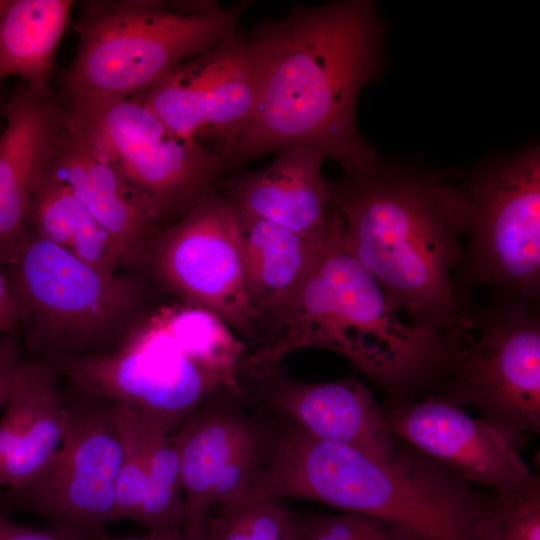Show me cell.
I'll use <instances>...</instances> for the list:
<instances>
[{
    "label": "cell",
    "mask_w": 540,
    "mask_h": 540,
    "mask_svg": "<svg viewBox=\"0 0 540 540\" xmlns=\"http://www.w3.org/2000/svg\"><path fill=\"white\" fill-rule=\"evenodd\" d=\"M386 30L371 0L293 5L285 16L252 28L261 87L229 168L293 145L336 160L344 171L378 160L359 132L356 103L384 68Z\"/></svg>",
    "instance_id": "obj_1"
},
{
    "label": "cell",
    "mask_w": 540,
    "mask_h": 540,
    "mask_svg": "<svg viewBox=\"0 0 540 540\" xmlns=\"http://www.w3.org/2000/svg\"><path fill=\"white\" fill-rule=\"evenodd\" d=\"M341 241L376 279L409 324L434 333L468 330L452 276L472 218L447 173L375 162L329 180Z\"/></svg>",
    "instance_id": "obj_2"
},
{
    "label": "cell",
    "mask_w": 540,
    "mask_h": 540,
    "mask_svg": "<svg viewBox=\"0 0 540 540\" xmlns=\"http://www.w3.org/2000/svg\"><path fill=\"white\" fill-rule=\"evenodd\" d=\"M453 335L405 323L371 273L341 241V224L291 298L261 316L242 368L279 363L300 348L333 351L378 384L386 398L430 393Z\"/></svg>",
    "instance_id": "obj_3"
},
{
    "label": "cell",
    "mask_w": 540,
    "mask_h": 540,
    "mask_svg": "<svg viewBox=\"0 0 540 540\" xmlns=\"http://www.w3.org/2000/svg\"><path fill=\"white\" fill-rule=\"evenodd\" d=\"M310 499L404 527L422 540H480L491 495L400 440L377 462L284 418L272 428L248 499Z\"/></svg>",
    "instance_id": "obj_4"
},
{
    "label": "cell",
    "mask_w": 540,
    "mask_h": 540,
    "mask_svg": "<svg viewBox=\"0 0 540 540\" xmlns=\"http://www.w3.org/2000/svg\"><path fill=\"white\" fill-rule=\"evenodd\" d=\"M249 2L89 0L73 26L78 46L62 78L64 97L136 98L177 65L240 35Z\"/></svg>",
    "instance_id": "obj_5"
},
{
    "label": "cell",
    "mask_w": 540,
    "mask_h": 540,
    "mask_svg": "<svg viewBox=\"0 0 540 540\" xmlns=\"http://www.w3.org/2000/svg\"><path fill=\"white\" fill-rule=\"evenodd\" d=\"M10 267L30 358L52 361L112 350L149 309L151 291L140 274L104 273L31 229Z\"/></svg>",
    "instance_id": "obj_6"
},
{
    "label": "cell",
    "mask_w": 540,
    "mask_h": 540,
    "mask_svg": "<svg viewBox=\"0 0 540 540\" xmlns=\"http://www.w3.org/2000/svg\"><path fill=\"white\" fill-rule=\"evenodd\" d=\"M457 187L472 209L452 276L457 299L469 310L475 293L487 286L539 307V145L481 162L461 174Z\"/></svg>",
    "instance_id": "obj_7"
},
{
    "label": "cell",
    "mask_w": 540,
    "mask_h": 540,
    "mask_svg": "<svg viewBox=\"0 0 540 540\" xmlns=\"http://www.w3.org/2000/svg\"><path fill=\"white\" fill-rule=\"evenodd\" d=\"M64 106L162 228L218 190L229 169L220 154L180 138L136 98L74 94Z\"/></svg>",
    "instance_id": "obj_8"
},
{
    "label": "cell",
    "mask_w": 540,
    "mask_h": 540,
    "mask_svg": "<svg viewBox=\"0 0 540 540\" xmlns=\"http://www.w3.org/2000/svg\"><path fill=\"white\" fill-rule=\"evenodd\" d=\"M479 337L455 335L432 391L459 407L523 435L540 430V311L490 289L487 302L470 311Z\"/></svg>",
    "instance_id": "obj_9"
},
{
    "label": "cell",
    "mask_w": 540,
    "mask_h": 540,
    "mask_svg": "<svg viewBox=\"0 0 540 540\" xmlns=\"http://www.w3.org/2000/svg\"><path fill=\"white\" fill-rule=\"evenodd\" d=\"M76 389L127 407L172 434L224 380L196 361L166 325L158 307L108 351L50 361Z\"/></svg>",
    "instance_id": "obj_10"
},
{
    "label": "cell",
    "mask_w": 540,
    "mask_h": 540,
    "mask_svg": "<svg viewBox=\"0 0 540 540\" xmlns=\"http://www.w3.org/2000/svg\"><path fill=\"white\" fill-rule=\"evenodd\" d=\"M74 389L76 394H64L68 426L50 463L32 482L1 497L11 511L32 512L50 526L103 540L113 522L122 442L112 405Z\"/></svg>",
    "instance_id": "obj_11"
},
{
    "label": "cell",
    "mask_w": 540,
    "mask_h": 540,
    "mask_svg": "<svg viewBox=\"0 0 540 540\" xmlns=\"http://www.w3.org/2000/svg\"><path fill=\"white\" fill-rule=\"evenodd\" d=\"M147 270L181 302L221 318L246 346L252 341L257 315L246 290L239 213L219 189L157 233Z\"/></svg>",
    "instance_id": "obj_12"
},
{
    "label": "cell",
    "mask_w": 540,
    "mask_h": 540,
    "mask_svg": "<svg viewBox=\"0 0 540 540\" xmlns=\"http://www.w3.org/2000/svg\"><path fill=\"white\" fill-rule=\"evenodd\" d=\"M262 68L257 44L238 35L172 68L136 99L177 136L211 143L228 163L256 105Z\"/></svg>",
    "instance_id": "obj_13"
},
{
    "label": "cell",
    "mask_w": 540,
    "mask_h": 540,
    "mask_svg": "<svg viewBox=\"0 0 540 540\" xmlns=\"http://www.w3.org/2000/svg\"><path fill=\"white\" fill-rule=\"evenodd\" d=\"M269 432L247 411L244 393L222 387L170 434L180 462L186 526L246 498Z\"/></svg>",
    "instance_id": "obj_14"
},
{
    "label": "cell",
    "mask_w": 540,
    "mask_h": 540,
    "mask_svg": "<svg viewBox=\"0 0 540 540\" xmlns=\"http://www.w3.org/2000/svg\"><path fill=\"white\" fill-rule=\"evenodd\" d=\"M383 420L399 440L411 445L469 483L506 494L533 474L520 455L528 435L517 434L435 395L386 398Z\"/></svg>",
    "instance_id": "obj_15"
},
{
    "label": "cell",
    "mask_w": 540,
    "mask_h": 540,
    "mask_svg": "<svg viewBox=\"0 0 540 540\" xmlns=\"http://www.w3.org/2000/svg\"><path fill=\"white\" fill-rule=\"evenodd\" d=\"M239 380L246 399H255L315 437L381 463L399 455L400 440L386 426L370 390L355 378L302 382L275 363L243 369Z\"/></svg>",
    "instance_id": "obj_16"
},
{
    "label": "cell",
    "mask_w": 540,
    "mask_h": 540,
    "mask_svg": "<svg viewBox=\"0 0 540 540\" xmlns=\"http://www.w3.org/2000/svg\"><path fill=\"white\" fill-rule=\"evenodd\" d=\"M0 136V262L13 265L29 234L34 194L53 160L67 110L53 93L39 95L24 84L9 96Z\"/></svg>",
    "instance_id": "obj_17"
},
{
    "label": "cell",
    "mask_w": 540,
    "mask_h": 540,
    "mask_svg": "<svg viewBox=\"0 0 540 540\" xmlns=\"http://www.w3.org/2000/svg\"><path fill=\"white\" fill-rule=\"evenodd\" d=\"M47 172L68 185L110 235L126 270L139 274L147 269L151 242L162 229L158 218L69 114Z\"/></svg>",
    "instance_id": "obj_18"
},
{
    "label": "cell",
    "mask_w": 540,
    "mask_h": 540,
    "mask_svg": "<svg viewBox=\"0 0 540 540\" xmlns=\"http://www.w3.org/2000/svg\"><path fill=\"white\" fill-rule=\"evenodd\" d=\"M266 168L224 178L219 190L242 212L308 237L327 235L339 222L325 157L301 145L284 147Z\"/></svg>",
    "instance_id": "obj_19"
},
{
    "label": "cell",
    "mask_w": 540,
    "mask_h": 540,
    "mask_svg": "<svg viewBox=\"0 0 540 540\" xmlns=\"http://www.w3.org/2000/svg\"><path fill=\"white\" fill-rule=\"evenodd\" d=\"M47 360L22 359L0 417V486L21 488L36 479L58 451L68 426V407Z\"/></svg>",
    "instance_id": "obj_20"
},
{
    "label": "cell",
    "mask_w": 540,
    "mask_h": 540,
    "mask_svg": "<svg viewBox=\"0 0 540 540\" xmlns=\"http://www.w3.org/2000/svg\"><path fill=\"white\" fill-rule=\"evenodd\" d=\"M238 213L246 290L258 320L297 291L340 220L327 235L308 237L239 209Z\"/></svg>",
    "instance_id": "obj_21"
},
{
    "label": "cell",
    "mask_w": 540,
    "mask_h": 540,
    "mask_svg": "<svg viewBox=\"0 0 540 540\" xmlns=\"http://www.w3.org/2000/svg\"><path fill=\"white\" fill-rule=\"evenodd\" d=\"M72 0H11L0 20V79L15 76L39 95L50 79Z\"/></svg>",
    "instance_id": "obj_22"
},
{
    "label": "cell",
    "mask_w": 540,
    "mask_h": 540,
    "mask_svg": "<svg viewBox=\"0 0 540 540\" xmlns=\"http://www.w3.org/2000/svg\"><path fill=\"white\" fill-rule=\"evenodd\" d=\"M29 222L40 238L104 273L125 269L110 235L69 186L48 172L34 194Z\"/></svg>",
    "instance_id": "obj_23"
},
{
    "label": "cell",
    "mask_w": 540,
    "mask_h": 540,
    "mask_svg": "<svg viewBox=\"0 0 540 540\" xmlns=\"http://www.w3.org/2000/svg\"><path fill=\"white\" fill-rule=\"evenodd\" d=\"M136 522L148 534L162 537L177 535L186 526L180 462L168 433L160 432L155 439Z\"/></svg>",
    "instance_id": "obj_24"
},
{
    "label": "cell",
    "mask_w": 540,
    "mask_h": 540,
    "mask_svg": "<svg viewBox=\"0 0 540 540\" xmlns=\"http://www.w3.org/2000/svg\"><path fill=\"white\" fill-rule=\"evenodd\" d=\"M111 405L122 442L113 522L136 521L146 489L152 448L157 435L164 431L127 407Z\"/></svg>",
    "instance_id": "obj_25"
},
{
    "label": "cell",
    "mask_w": 540,
    "mask_h": 540,
    "mask_svg": "<svg viewBox=\"0 0 540 540\" xmlns=\"http://www.w3.org/2000/svg\"><path fill=\"white\" fill-rule=\"evenodd\" d=\"M209 540H299L294 515L278 500H247L205 518Z\"/></svg>",
    "instance_id": "obj_26"
},
{
    "label": "cell",
    "mask_w": 540,
    "mask_h": 540,
    "mask_svg": "<svg viewBox=\"0 0 540 540\" xmlns=\"http://www.w3.org/2000/svg\"><path fill=\"white\" fill-rule=\"evenodd\" d=\"M480 540H540V479L516 491L491 495L479 527Z\"/></svg>",
    "instance_id": "obj_27"
},
{
    "label": "cell",
    "mask_w": 540,
    "mask_h": 540,
    "mask_svg": "<svg viewBox=\"0 0 540 540\" xmlns=\"http://www.w3.org/2000/svg\"><path fill=\"white\" fill-rule=\"evenodd\" d=\"M299 540H375L390 522L359 515L294 514Z\"/></svg>",
    "instance_id": "obj_28"
},
{
    "label": "cell",
    "mask_w": 540,
    "mask_h": 540,
    "mask_svg": "<svg viewBox=\"0 0 540 540\" xmlns=\"http://www.w3.org/2000/svg\"><path fill=\"white\" fill-rule=\"evenodd\" d=\"M12 511L0 497V540H99L71 530L19 524L11 517Z\"/></svg>",
    "instance_id": "obj_29"
},
{
    "label": "cell",
    "mask_w": 540,
    "mask_h": 540,
    "mask_svg": "<svg viewBox=\"0 0 540 540\" xmlns=\"http://www.w3.org/2000/svg\"><path fill=\"white\" fill-rule=\"evenodd\" d=\"M22 359V349L15 334L5 335L0 342V411L6 403L13 374Z\"/></svg>",
    "instance_id": "obj_30"
},
{
    "label": "cell",
    "mask_w": 540,
    "mask_h": 540,
    "mask_svg": "<svg viewBox=\"0 0 540 540\" xmlns=\"http://www.w3.org/2000/svg\"><path fill=\"white\" fill-rule=\"evenodd\" d=\"M20 327V315L11 286L0 272V332L16 334Z\"/></svg>",
    "instance_id": "obj_31"
},
{
    "label": "cell",
    "mask_w": 540,
    "mask_h": 540,
    "mask_svg": "<svg viewBox=\"0 0 540 540\" xmlns=\"http://www.w3.org/2000/svg\"><path fill=\"white\" fill-rule=\"evenodd\" d=\"M103 540H209L205 520L197 525H187L177 535L170 537L146 534L143 536L112 537L106 535Z\"/></svg>",
    "instance_id": "obj_32"
},
{
    "label": "cell",
    "mask_w": 540,
    "mask_h": 540,
    "mask_svg": "<svg viewBox=\"0 0 540 540\" xmlns=\"http://www.w3.org/2000/svg\"><path fill=\"white\" fill-rule=\"evenodd\" d=\"M375 540H422L410 530L390 523L385 531Z\"/></svg>",
    "instance_id": "obj_33"
},
{
    "label": "cell",
    "mask_w": 540,
    "mask_h": 540,
    "mask_svg": "<svg viewBox=\"0 0 540 540\" xmlns=\"http://www.w3.org/2000/svg\"><path fill=\"white\" fill-rule=\"evenodd\" d=\"M11 0H0V20L7 9L8 5L10 4Z\"/></svg>",
    "instance_id": "obj_34"
}]
</instances>
